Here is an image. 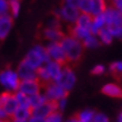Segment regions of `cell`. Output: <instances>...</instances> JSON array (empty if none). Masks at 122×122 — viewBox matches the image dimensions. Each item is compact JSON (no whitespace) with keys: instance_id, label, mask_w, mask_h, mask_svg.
<instances>
[{"instance_id":"6da1fadb","label":"cell","mask_w":122,"mask_h":122,"mask_svg":"<svg viewBox=\"0 0 122 122\" xmlns=\"http://www.w3.org/2000/svg\"><path fill=\"white\" fill-rule=\"evenodd\" d=\"M61 45L64 49L67 62L70 63H76L81 59L83 53H84V46L81 41L76 39L72 35H65L63 39L61 41Z\"/></svg>"},{"instance_id":"7a4b0ae2","label":"cell","mask_w":122,"mask_h":122,"mask_svg":"<svg viewBox=\"0 0 122 122\" xmlns=\"http://www.w3.org/2000/svg\"><path fill=\"white\" fill-rule=\"evenodd\" d=\"M64 64L54 61H48L43 67L37 70V80L41 84H48L51 82H57L63 72Z\"/></svg>"},{"instance_id":"3957f363","label":"cell","mask_w":122,"mask_h":122,"mask_svg":"<svg viewBox=\"0 0 122 122\" xmlns=\"http://www.w3.org/2000/svg\"><path fill=\"white\" fill-rule=\"evenodd\" d=\"M24 61L27 64H29L30 66H33L34 68L39 70L49 61L47 51H46V46L41 44H36L35 46H33L27 52Z\"/></svg>"},{"instance_id":"277c9868","label":"cell","mask_w":122,"mask_h":122,"mask_svg":"<svg viewBox=\"0 0 122 122\" xmlns=\"http://www.w3.org/2000/svg\"><path fill=\"white\" fill-rule=\"evenodd\" d=\"M21 80L19 78L18 73L16 70L10 67H6L0 71V86L5 92L16 93L19 89Z\"/></svg>"},{"instance_id":"5b68a950","label":"cell","mask_w":122,"mask_h":122,"mask_svg":"<svg viewBox=\"0 0 122 122\" xmlns=\"http://www.w3.org/2000/svg\"><path fill=\"white\" fill-rule=\"evenodd\" d=\"M80 10L77 7L74 6H70V5L63 4L59 8H57L55 10L54 16L61 20V22H66L68 25H74L76 20H77L78 16H80Z\"/></svg>"},{"instance_id":"8992f818","label":"cell","mask_w":122,"mask_h":122,"mask_svg":"<svg viewBox=\"0 0 122 122\" xmlns=\"http://www.w3.org/2000/svg\"><path fill=\"white\" fill-rule=\"evenodd\" d=\"M43 93H44L47 101L56 103V102H58L59 100H62L64 97H67V93L68 92L65 91L57 82H51V83L45 85Z\"/></svg>"},{"instance_id":"52a82bcc","label":"cell","mask_w":122,"mask_h":122,"mask_svg":"<svg viewBox=\"0 0 122 122\" xmlns=\"http://www.w3.org/2000/svg\"><path fill=\"white\" fill-rule=\"evenodd\" d=\"M18 102L16 100L15 93H9V92H1L0 93V107L5 111L7 117L10 119V117L15 111L18 109Z\"/></svg>"},{"instance_id":"ba28073f","label":"cell","mask_w":122,"mask_h":122,"mask_svg":"<svg viewBox=\"0 0 122 122\" xmlns=\"http://www.w3.org/2000/svg\"><path fill=\"white\" fill-rule=\"evenodd\" d=\"M76 81H77V78H76V74H75V72L73 71V68L70 66H64L63 72H62L61 77L58 78L57 83H58L65 91L70 92L71 90L75 86Z\"/></svg>"},{"instance_id":"9c48e42d","label":"cell","mask_w":122,"mask_h":122,"mask_svg":"<svg viewBox=\"0 0 122 122\" xmlns=\"http://www.w3.org/2000/svg\"><path fill=\"white\" fill-rule=\"evenodd\" d=\"M46 51H47V55L49 61H54L57 63L64 64L67 62L64 49L62 47L61 43H48L46 45Z\"/></svg>"},{"instance_id":"30bf717a","label":"cell","mask_w":122,"mask_h":122,"mask_svg":"<svg viewBox=\"0 0 122 122\" xmlns=\"http://www.w3.org/2000/svg\"><path fill=\"white\" fill-rule=\"evenodd\" d=\"M18 92L27 95L28 97L36 95L41 92V83L38 80H28V81H21L19 85Z\"/></svg>"},{"instance_id":"8fae6325","label":"cell","mask_w":122,"mask_h":122,"mask_svg":"<svg viewBox=\"0 0 122 122\" xmlns=\"http://www.w3.org/2000/svg\"><path fill=\"white\" fill-rule=\"evenodd\" d=\"M107 27H119L122 26V14L119 10L114 9L113 7H109L103 12Z\"/></svg>"},{"instance_id":"7c38bea8","label":"cell","mask_w":122,"mask_h":122,"mask_svg":"<svg viewBox=\"0 0 122 122\" xmlns=\"http://www.w3.org/2000/svg\"><path fill=\"white\" fill-rule=\"evenodd\" d=\"M17 73L21 81H28V80H37V70L27 64L25 61L20 62L17 67Z\"/></svg>"},{"instance_id":"4fadbf2b","label":"cell","mask_w":122,"mask_h":122,"mask_svg":"<svg viewBox=\"0 0 122 122\" xmlns=\"http://www.w3.org/2000/svg\"><path fill=\"white\" fill-rule=\"evenodd\" d=\"M65 36L61 27H45L43 30V37L48 43H61Z\"/></svg>"},{"instance_id":"5bb4252c","label":"cell","mask_w":122,"mask_h":122,"mask_svg":"<svg viewBox=\"0 0 122 122\" xmlns=\"http://www.w3.org/2000/svg\"><path fill=\"white\" fill-rule=\"evenodd\" d=\"M14 17L10 14L0 16V41H4L8 37L9 33L12 29Z\"/></svg>"},{"instance_id":"9a60e30c","label":"cell","mask_w":122,"mask_h":122,"mask_svg":"<svg viewBox=\"0 0 122 122\" xmlns=\"http://www.w3.org/2000/svg\"><path fill=\"white\" fill-rule=\"evenodd\" d=\"M55 111H57L56 103L51 102V101H46L44 104H41V107H36V109H33V110H31V113H33V115L46 119L48 115H51Z\"/></svg>"},{"instance_id":"2e32d148","label":"cell","mask_w":122,"mask_h":122,"mask_svg":"<svg viewBox=\"0 0 122 122\" xmlns=\"http://www.w3.org/2000/svg\"><path fill=\"white\" fill-rule=\"evenodd\" d=\"M102 93L104 95L109 96V97L122 99V86L118 83H114V82L107 83L102 87Z\"/></svg>"},{"instance_id":"e0dca14e","label":"cell","mask_w":122,"mask_h":122,"mask_svg":"<svg viewBox=\"0 0 122 122\" xmlns=\"http://www.w3.org/2000/svg\"><path fill=\"white\" fill-rule=\"evenodd\" d=\"M31 109L29 107H18V109L15 111V113L11 115V122H27V120L31 117Z\"/></svg>"},{"instance_id":"ac0fdd59","label":"cell","mask_w":122,"mask_h":122,"mask_svg":"<svg viewBox=\"0 0 122 122\" xmlns=\"http://www.w3.org/2000/svg\"><path fill=\"white\" fill-rule=\"evenodd\" d=\"M107 7H109L107 0H91V12H90V15L92 17L102 15Z\"/></svg>"},{"instance_id":"d6986e66","label":"cell","mask_w":122,"mask_h":122,"mask_svg":"<svg viewBox=\"0 0 122 122\" xmlns=\"http://www.w3.org/2000/svg\"><path fill=\"white\" fill-rule=\"evenodd\" d=\"M92 33H91L90 29L82 28V27H78V26H76V25H73V26L71 27V35L81 41H83L85 38H87Z\"/></svg>"},{"instance_id":"ffe728a7","label":"cell","mask_w":122,"mask_h":122,"mask_svg":"<svg viewBox=\"0 0 122 122\" xmlns=\"http://www.w3.org/2000/svg\"><path fill=\"white\" fill-rule=\"evenodd\" d=\"M104 27H107V22H105V18H104L103 14L93 17L92 25H91V31H92V34L97 35V33L101 29H103Z\"/></svg>"},{"instance_id":"44dd1931","label":"cell","mask_w":122,"mask_h":122,"mask_svg":"<svg viewBox=\"0 0 122 122\" xmlns=\"http://www.w3.org/2000/svg\"><path fill=\"white\" fill-rule=\"evenodd\" d=\"M97 38H99V41H100L101 44L103 45H110L113 41V36H112L111 31L109 29V27H104L103 29H101L99 33H97Z\"/></svg>"},{"instance_id":"7402d4cb","label":"cell","mask_w":122,"mask_h":122,"mask_svg":"<svg viewBox=\"0 0 122 122\" xmlns=\"http://www.w3.org/2000/svg\"><path fill=\"white\" fill-rule=\"evenodd\" d=\"M92 19H93L92 16L87 15V14H80L77 20H76V22H75L74 25H76V26H78V27H82V28H86V29L91 30ZM91 33H92V31H91Z\"/></svg>"},{"instance_id":"603a6c76","label":"cell","mask_w":122,"mask_h":122,"mask_svg":"<svg viewBox=\"0 0 122 122\" xmlns=\"http://www.w3.org/2000/svg\"><path fill=\"white\" fill-rule=\"evenodd\" d=\"M96 112L92 109H84L77 113L76 118L81 122H93V119L95 117Z\"/></svg>"},{"instance_id":"cb8c5ba5","label":"cell","mask_w":122,"mask_h":122,"mask_svg":"<svg viewBox=\"0 0 122 122\" xmlns=\"http://www.w3.org/2000/svg\"><path fill=\"white\" fill-rule=\"evenodd\" d=\"M82 43H83L84 48H87V49H94V48H97L101 45V43H100V41H99L97 36L94 35V34H91L89 37L85 38Z\"/></svg>"},{"instance_id":"d4e9b609","label":"cell","mask_w":122,"mask_h":122,"mask_svg":"<svg viewBox=\"0 0 122 122\" xmlns=\"http://www.w3.org/2000/svg\"><path fill=\"white\" fill-rule=\"evenodd\" d=\"M46 97H45L44 93L41 92L36 94V95H33L29 97V104H30V109L33 110V109H36V107H41V104H44L46 102Z\"/></svg>"},{"instance_id":"484cf974","label":"cell","mask_w":122,"mask_h":122,"mask_svg":"<svg viewBox=\"0 0 122 122\" xmlns=\"http://www.w3.org/2000/svg\"><path fill=\"white\" fill-rule=\"evenodd\" d=\"M15 96H16V100L18 102V105L19 107H29L30 109V104H29V97L25 94H22L20 92H17L15 93Z\"/></svg>"},{"instance_id":"4316f807","label":"cell","mask_w":122,"mask_h":122,"mask_svg":"<svg viewBox=\"0 0 122 122\" xmlns=\"http://www.w3.org/2000/svg\"><path fill=\"white\" fill-rule=\"evenodd\" d=\"M20 12V1H9V14L14 18Z\"/></svg>"},{"instance_id":"83f0119b","label":"cell","mask_w":122,"mask_h":122,"mask_svg":"<svg viewBox=\"0 0 122 122\" xmlns=\"http://www.w3.org/2000/svg\"><path fill=\"white\" fill-rule=\"evenodd\" d=\"M63 118V114H62V112L59 111H55L54 113H52L51 115H48L47 118L45 119V122H64Z\"/></svg>"},{"instance_id":"f1b7e54d","label":"cell","mask_w":122,"mask_h":122,"mask_svg":"<svg viewBox=\"0 0 122 122\" xmlns=\"http://www.w3.org/2000/svg\"><path fill=\"white\" fill-rule=\"evenodd\" d=\"M110 72L115 75L122 76V62H114L110 65Z\"/></svg>"},{"instance_id":"f546056e","label":"cell","mask_w":122,"mask_h":122,"mask_svg":"<svg viewBox=\"0 0 122 122\" xmlns=\"http://www.w3.org/2000/svg\"><path fill=\"white\" fill-rule=\"evenodd\" d=\"M109 29L111 31L113 38H118V39H122V26L119 27H109Z\"/></svg>"},{"instance_id":"4dcf8cb0","label":"cell","mask_w":122,"mask_h":122,"mask_svg":"<svg viewBox=\"0 0 122 122\" xmlns=\"http://www.w3.org/2000/svg\"><path fill=\"white\" fill-rule=\"evenodd\" d=\"M105 71H107V68H105L104 65H102V64H97V65H95V66L92 68V74L99 76V75L104 74Z\"/></svg>"},{"instance_id":"1f68e13d","label":"cell","mask_w":122,"mask_h":122,"mask_svg":"<svg viewBox=\"0 0 122 122\" xmlns=\"http://www.w3.org/2000/svg\"><path fill=\"white\" fill-rule=\"evenodd\" d=\"M9 14V1L8 0H0V16Z\"/></svg>"},{"instance_id":"d6a6232c","label":"cell","mask_w":122,"mask_h":122,"mask_svg":"<svg viewBox=\"0 0 122 122\" xmlns=\"http://www.w3.org/2000/svg\"><path fill=\"white\" fill-rule=\"evenodd\" d=\"M93 122H111V121H110V119L107 118V115H105L104 113L96 112L95 117L93 119Z\"/></svg>"},{"instance_id":"836d02e7","label":"cell","mask_w":122,"mask_h":122,"mask_svg":"<svg viewBox=\"0 0 122 122\" xmlns=\"http://www.w3.org/2000/svg\"><path fill=\"white\" fill-rule=\"evenodd\" d=\"M67 107V97H64L62 100H59L58 102H56V107H57V111L62 112L64 111Z\"/></svg>"},{"instance_id":"e575fe53","label":"cell","mask_w":122,"mask_h":122,"mask_svg":"<svg viewBox=\"0 0 122 122\" xmlns=\"http://www.w3.org/2000/svg\"><path fill=\"white\" fill-rule=\"evenodd\" d=\"M27 122H45V119L39 118V117H36V115L31 114V117L27 120Z\"/></svg>"},{"instance_id":"d590c367","label":"cell","mask_w":122,"mask_h":122,"mask_svg":"<svg viewBox=\"0 0 122 122\" xmlns=\"http://www.w3.org/2000/svg\"><path fill=\"white\" fill-rule=\"evenodd\" d=\"M80 1L81 0H64V4L70 5V6H74V7H78Z\"/></svg>"},{"instance_id":"8d00e7d4","label":"cell","mask_w":122,"mask_h":122,"mask_svg":"<svg viewBox=\"0 0 122 122\" xmlns=\"http://www.w3.org/2000/svg\"><path fill=\"white\" fill-rule=\"evenodd\" d=\"M8 117H7V114L5 113V111L0 107V120H8Z\"/></svg>"},{"instance_id":"74e56055","label":"cell","mask_w":122,"mask_h":122,"mask_svg":"<svg viewBox=\"0 0 122 122\" xmlns=\"http://www.w3.org/2000/svg\"><path fill=\"white\" fill-rule=\"evenodd\" d=\"M64 122H77V118L76 117H73V118H68L66 119Z\"/></svg>"},{"instance_id":"f35d334b","label":"cell","mask_w":122,"mask_h":122,"mask_svg":"<svg viewBox=\"0 0 122 122\" xmlns=\"http://www.w3.org/2000/svg\"><path fill=\"white\" fill-rule=\"evenodd\" d=\"M117 122H122V111L119 113L118 118H117Z\"/></svg>"},{"instance_id":"ab89813d","label":"cell","mask_w":122,"mask_h":122,"mask_svg":"<svg viewBox=\"0 0 122 122\" xmlns=\"http://www.w3.org/2000/svg\"><path fill=\"white\" fill-rule=\"evenodd\" d=\"M0 122H9L8 120H0Z\"/></svg>"},{"instance_id":"60d3db41","label":"cell","mask_w":122,"mask_h":122,"mask_svg":"<svg viewBox=\"0 0 122 122\" xmlns=\"http://www.w3.org/2000/svg\"><path fill=\"white\" fill-rule=\"evenodd\" d=\"M8 1H19V0H8Z\"/></svg>"},{"instance_id":"b9f144b4","label":"cell","mask_w":122,"mask_h":122,"mask_svg":"<svg viewBox=\"0 0 122 122\" xmlns=\"http://www.w3.org/2000/svg\"><path fill=\"white\" fill-rule=\"evenodd\" d=\"M77 122H81V121H78V120H77Z\"/></svg>"}]
</instances>
